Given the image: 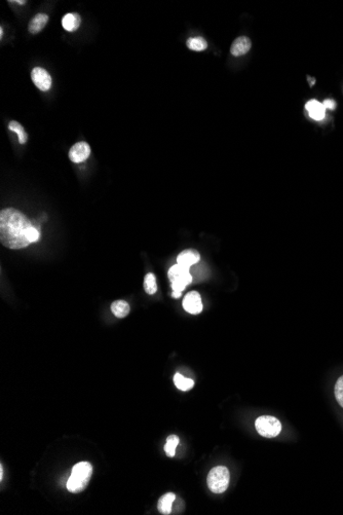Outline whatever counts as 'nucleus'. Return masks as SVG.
<instances>
[{
    "label": "nucleus",
    "instance_id": "obj_18",
    "mask_svg": "<svg viewBox=\"0 0 343 515\" xmlns=\"http://www.w3.org/2000/svg\"><path fill=\"white\" fill-rule=\"evenodd\" d=\"M174 382L176 387L182 391H188L195 385L194 379L186 378L181 373H176L174 376Z\"/></svg>",
    "mask_w": 343,
    "mask_h": 515
},
{
    "label": "nucleus",
    "instance_id": "obj_23",
    "mask_svg": "<svg viewBox=\"0 0 343 515\" xmlns=\"http://www.w3.org/2000/svg\"><path fill=\"white\" fill-rule=\"evenodd\" d=\"M181 294H182V292H180V291H173V292H172V296L175 297V298H179L181 296Z\"/></svg>",
    "mask_w": 343,
    "mask_h": 515
},
{
    "label": "nucleus",
    "instance_id": "obj_3",
    "mask_svg": "<svg viewBox=\"0 0 343 515\" xmlns=\"http://www.w3.org/2000/svg\"><path fill=\"white\" fill-rule=\"evenodd\" d=\"M230 474L228 469L224 466H217L209 472L207 482L211 491L214 493H222L227 489Z\"/></svg>",
    "mask_w": 343,
    "mask_h": 515
},
{
    "label": "nucleus",
    "instance_id": "obj_15",
    "mask_svg": "<svg viewBox=\"0 0 343 515\" xmlns=\"http://www.w3.org/2000/svg\"><path fill=\"white\" fill-rule=\"evenodd\" d=\"M111 311L117 318H124L131 311L130 305L125 300H116L111 305Z\"/></svg>",
    "mask_w": 343,
    "mask_h": 515
},
{
    "label": "nucleus",
    "instance_id": "obj_6",
    "mask_svg": "<svg viewBox=\"0 0 343 515\" xmlns=\"http://www.w3.org/2000/svg\"><path fill=\"white\" fill-rule=\"evenodd\" d=\"M31 79L36 88L42 92H48L52 87V77L50 73L41 67H35L32 70Z\"/></svg>",
    "mask_w": 343,
    "mask_h": 515
},
{
    "label": "nucleus",
    "instance_id": "obj_13",
    "mask_svg": "<svg viewBox=\"0 0 343 515\" xmlns=\"http://www.w3.org/2000/svg\"><path fill=\"white\" fill-rule=\"evenodd\" d=\"M81 23V19L77 14H67L62 19V26L68 32H73L78 29Z\"/></svg>",
    "mask_w": 343,
    "mask_h": 515
},
{
    "label": "nucleus",
    "instance_id": "obj_19",
    "mask_svg": "<svg viewBox=\"0 0 343 515\" xmlns=\"http://www.w3.org/2000/svg\"><path fill=\"white\" fill-rule=\"evenodd\" d=\"M180 442V439L176 435H170L166 439V443L164 445V452L167 455V457L173 458L176 453V447L178 446Z\"/></svg>",
    "mask_w": 343,
    "mask_h": 515
},
{
    "label": "nucleus",
    "instance_id": "obj_2",
    "mask_svg": "<svg viewBox=\"0 0 343 515\" xmlns=\"http://www.w3.org/2000/svg\"><path fill=\"white\" fill-rule=\"evenodd\" d=\"M93 474V467L89 462L77 463L73 468L67 481V488L70 492H80L88 486Z\"/></svg>",
    "mask_w": 343,
    "mask_h": 515
},
{
    "label": "nucleus",
    "instance_id": "obj_5",
    "mask_svg": "<svg viewBox=\"0 0 343 515\" xmlns=\"http://www.w3.org/2000/svg\"><path fill=\"white\" fill-rule=\"evenodd\" d=\"M255 427L257 432L266 438L276 437L282 431L281 422L271 416L259 417L255 422Z\"/></svg>",
    "mask_w": 343,
    "mask_h": 515
},
{
    "label": "nucleus",
    "instance_id": "obj_10",
    "mask_svg": "<svg viewBox=\"0 0 343 515\" xmlns=\"http://www.w3.org/2000/svg\"><path fill=\"white\" fill-rule=\"evenodd\" d=\"M251 46L252 42L250 38H248L247 36H241L233 41L230 52L233 56L240 57L247 54L250 51Z\"/></svg>",
    "mask_w": 343,
    "mask_h": 515
},
{
    "label": "nucleus",
    "instance_id": "obj_22",
    "mask_svg": "<svg viewBox=\"0 0 343 515\" xmlns=\"http://www.w3.org/2000/svg\"><path fill=\"white\" fill-rule=\"evenodd\" d=\"M323 105L325 106L326 110L329 109V110H333L336 108V102L332 99H326L324 102H323Z\"/></svg>",
    "mask_w": 343,
    "mask_h": 515
},
{
    "label": "nucleus",
    "instance_id": "obj_4",
    "mask_svg": "<svg viewBox=\"0 0 343 515\" xmlns=\"http://www.w3.org/2000/svg\"><path fill=\"white\" fill-rule=\"evenodd\" d=\"M167 275L172 283L173 291L182 292L185 289V287L192 282V276L189 273V269L179 264L170 267Z\"/></svg>",
    "mask_w": 343,
    "mask_h": 515
},
{
    "label": "nucleus",
    "instance_id": "obj_24",
    "mask_svg": "<svg viewBox=\"0 0 343 515\" xmlns=\"http://www.w3.org/2000/svg\"><path fill=\"white\" fill-rule=\"evenodd\" d=\"M307 79H308V82H309V84H310V87H312V85H313V84H314V82H315V79H314L313 77H310V76H307Z\"/></svg>",
    "mask_w": 343,
    "mask_h": 515
},
{
    "label": "nucleus",
    "instance_id": "obj_26",
    "mask_svg": "<svg viewBox=\"0 0 343 515\" xmlns=\"http://www.w3.org/2000/svg\"><path fill=\"white\" fill-rule=\"evenodd\" d=\"M3 35H4V30L2 28V29H0V36H2V38H3Z\"/></svg>",
    "mask_w": 343,
    "mask_h": 515
},
{
    "label": "nucleus",
    "instance_id": "obj_14",
    "mask_svg": "<svg viewBox=\"0 0 343 515\" xmlns=\"http://www.w3.org/2000/svg\"><path fill=\"white\" fill-rule=\"evenodd\" d=\"M175 499H176V496L173 492H167L162 497H160V499L158 500V503H157L158 511L161 514H165V515L169 514L172 512V506H173Z\"/></svg>",
    "mask_w": 343,
    "mask_h": 515
},
{
    "label": "nucleus",
    "instance_id": "obj_12",
    "mask_svg": "<svg viewBox=\"0 0 343 515\" xmlns=\"http://www.w3.org/2000/svg\"><path fill=\"white\" fill-rule=\"evenodd\" d=\"M49 22V17L46 14H37L31 19L28 25V30L31 34H37L46 27Z\"/></svg>",
    "mask_w": 343,
    "mask_h": 515
},
{
    "label": "nucleus",
    "instance_id": "obj_21",
    "mask_svg": "<svg viewBox=\"0 0 343 515\" xmlns=\"http://www.w3.org/2000/svg\"><path fill=\"white\" fill-rule=\"evenodd\" d=\"M334 393H335V398H336L337 402L343 409V375L337 379V381L335 383Z\"/></svg>",
    "mask_w": 343,
    "mask_h": 515
},
{
    "label": "nucleus",
    "instance_id": "obj_8",
    "mask_svg": "<svg viewBox=\"0 0 343 515\" xmlns=\"http://www.w3.org/2000/svg\"><path fill=\"white\" fill-rule=\"evenodd\" d=\"M183 308L192 315H198L203 311L202 297L199 292L191 291L187 293L183 299Z\"/></svg>",
    "mask_w": 343,
    "mask_h": 515
},
{
    "label": "nucleus",
    "instance_id": "obj_7",
    "mask_svg": "<svg viewBox=\"0 0 343 515\" xmlns=\"http://www.w3.org/2000/svg\"><path fill=\"white\" fill-rule=\"evenodd\" d=\"M91 156V147L87 142H77L69 152V159L75 164H80L87 161Z\"/></svg>",
    "mask_w": 343,
    "mask_h": 515
},
{
    "label": "nucleus",
    "instance_id": "obj_9",
    "mask_svg": "<svg viewBox=\"0 0 343 515\" xmlns=\"http://www.w3.org/2000/svg\"><path fill=\"white\" fill-rule=\"evenodd\" d=\"M305 108L310 118L314 120H323L326 116V108L321 102L317 100H310L305 104Z\"/></svg>",
    "mask_w": 343,
    "mask_h": 515
},
{
    "label": "nucleus",
    "instance_id": "obj_16",
    "mask_svg": "<svg viewBox=\"0 0 343 515\" xmlns=\"http://www.w3.org/2000/svg\"><path fill=\"white\" fill-rule=\"evenodd\" d=\"M186 45L188 49L196 52H202L208 48L207 41L203 37H191L187 40Z\"/></svg>",
    "mask_w": 343,
    "mask_h": 515
},
{
    "label": "nucleus",
    "instance_id": "obj_11",
    "mask_svg": "<svg viewBox=\"0 0 343 515\" xmlns=\"http://www.w3.org/2000/svg\"><path fill=\"white\" fill-rule=\"evenodd\" d=\"M200 259H201V256L198 251L188 249V250H184L183 252H181L179 254L178 259H177V264L189 269L191 266L198 264L200 262Z\"/></svg>",
    "mask_w": 343,
    "mask_h": 515
},
{
    "label": "nucleus",
    "instance_id": "obj_17",
    "mask_svg": "<svg viewBox=\"0 0 343 515\" xmlns=\"http://www.w3.org/2000/svg\"><path fill=\"white\" fill-rule=\"evenodd\" d=\"M9 128H10L11 131H13V132H15V133H17V134H18L19 142H20L21 144H25V143L27 142V140H28V135H27V133L25 132L24 126H23L22 124L19 123V122H18V121H16V120H12V121L10 122V124H9Z\"/></svg>",
    "mask_w": 343,
    "mask_h": 515
},
{
    "label": "nucleus",
    "instance_id": "obj_1",
    "mask_svg": "<svg viewBox=\"0 0 343 515\" xmlns=\"http://www.w3.org/2000/svg\"><path fill=\"white\" fill-rule=\"evenodd\" d=\"M40 239V231L22 212L7 208L0 212V241L10 249H23Z\"/></svg>",
    "mask_w": 343,
    "mask_h": 515
},
{
    "label": "nucleus",
    "instance_id": "obj_25",
    "mask_svg": "<svg viewBox=\"0 0 343 515\" xmlns=\"http://www.w3.org/2000/svg\"><path fill=\"white\" fill-rule=\"evenodd\" d=\"M11 3H15V4H19V5H25L26 2H11Z\"/></svg>",
    "mask_w": 343,
    "mask_h": 515
},
{
    "label": "nucleus",
    "instance_id": "obj_20",
    "mask_svg": "<svg viewBox=\"0 0 343 515\" xmlns=\"http://www.w3.org/2000/svg\"><path fill=\"white\" fill-rule=\"evenodd\" d=\"M144 289L148 294H154L157 290L156 278L152 273H149L145 276L144 279Z\"/></svg>",
    "mask_w": 343,
    "mask_h": 515
}]
</instances>
